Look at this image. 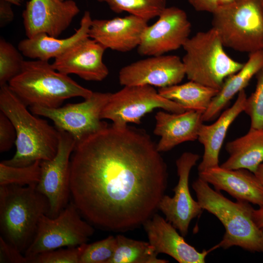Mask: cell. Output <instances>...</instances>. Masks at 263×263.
<instances>
[{
  "label": "cell",
  "instance_id": "1",
  "mask_svg": "<svg viewBox=\"0 0 263 263\" xmlns=\"http://www.w3.org/2000/svg\"><path fill=\"white\" fill-rule=\"evenodd\" d=\"M167 165L142 130L112 124L76 143L70 188L81 214L102 228L124 231L143 225L165 195Z\"/></svg>",
  "mask_w": 263,
  "mask_h": 263
},
{
  "label": "cell",
  "instance_id": "2",
  "mask_svg": "<svg viewBox=\"0 0 263 263\" xmlns=\"http://www.w3.org/2000/svg\"><path fill=\"white\" fill-rule=\"evenodd\" d=\"M0 86V111L13 123L17 135L15 154L2 162L11 166L24 167L52 159L58 150L59 131L31 113L8 84Z\"/></svg>",
  "mask_w": 263,
  "mask_h": 263
},
{
  "label": "cell",
  "instance_id": "3",
  "mask_svg": "<svg viewBox=\"0 0 263 263\" xmlns=\"http://www.w3.org/2000/svg\"><path fill=\"white\" fill-rule=\"evenodd\" d=\"M192 188L203 210L216 216L225 228V234L217 248L226 249L236 246L251 252H263L262 229L253 220L254 208L249 203L231 201L199 177Z\"/></svg>",
  "mask_w": 263,
  "mask_h": 263
},
{
  "label": "cell",
  "instance_id": "4",
  "mask_svg": "<svg viewBox=\"0 0 263 263\" xmlns=\"http://www.w3.org/2000/svg\"><path fill=\"white\" fill-rule=\"evenodd\" d=\"M37 185L0 186L1 237L21 253L33 241L41 217L47 215V198Z\"/></svg>",
  "mask_w": 263,
  "mask_h": 263
},
{
  "label": "cell",
  "instance_id": "5",
  "mask_svg": "<svg viewBox=\"0 0 263 263\" xmlns=\"http://www.w3.org/2000/svg\"><path fill=\"white\" fill-rule=\"evenodd\" d=\"M8 84L30 107L58 108L67 99L81 97L85 99L93 93L68 75L56 70L48 61L39 59L24 60L20 72Z\"/></svg>",
  "mask_w": 263,
  "mask_h": 263
},
{
  "label": "cell",
  "instance_id": "6",
  "mask_svg": "<svg viewBox=\"0 0 263 263\" xmlns=\"http://www.w3.org/2000/svg\"><path fill=\"white\" fill-rule=\"evenodd\" d=\"M212 27L189 38L183 46L185 54L182 59L188 78L219 90L225 79L244 65L230 57Z\"/></svg>",
  "mask_w": 263,
  "mask_h": 263
},
{
  "label": "cell",
  "instance_id": "7",
  "mask_svg": "<svg viewBox=\"0 0 263 263\" xmlns=\"http://www.w3.org/2000/svg\"><path fill=\"white\" fill-rule=\"evenodd\" d=\"M212 14L225 47L249 54L263 50V0H237Z\"/></svg>",
  "mask_w": 263,
  "mask_h": 263
},
{
  "label": "cell",
  "instance_id": "8",
  "mask_svg": "<svg viewBox=\"0 0 263 263\" xmlns=\"http://www.w3.org/2000/svg\"><path fill=\"white\" fill-rule=\"evenodd\" d=\"M94 229L81 217L72 202L56 217L43 215L40 218L35 237L24 253L30 263L41 253L62 247H74L87 243Z\"/></svg>",
  "mask_w": 263,
  "mask_h": 263
},
{
  "label": "cell",
  "instance_id": "9",
  "mask_svg": "<svg viewBox=\"0 0 263 263\" xmlns=\"http://www.w3.org/2000/svg\"><path fill=\"white\" fill-rule=\"evenodd\" d=\"M157 108L172 113L187 111L178 103L161 95L153 86H126L111 94L100 117L112 120L118 127L129 123L139 124L142 117Z\"/></svg>",
  "mask_w": 263,
  "mask_h": 263
},
{
  "label": "cell",
  "instance_id": "10",
  "mask_svg": "<svg viewBox=\"0 0 263 263\" xmlns=\"http://www.w3.org/2000/svg\"><path fill=\"white\" fill-rule=\"evenodd\" d=\"M111 94L93 92L89 98L80 103L55 108L33 106L30 110L35 114L51 119L58 131L69 133L76 143L108 125L101 120L100 115Z\"/></svg>",
  "mask_w": 263,
  "mask_h": 263
},
{
  "label": "cell",
  "instance_id": "11",
  "mask_svg": "<svg viewBox=\"0 0 263 263\" xmlns=\"http://www.w3.org/2000/svg\"><path fill=\"white\" fill-rule=\"evenodd\" d=\"M58 131L57 153L52 159L40 161V178L36 187L48 200L47 215L51 218L56 217L68 204L71 195V157L76 144L69 133Z\"/></svg>",
  "mask_w": 263,
  "mask_h": 263
},
{
  "label": "cell",
  "instance_id": "12",
  "mask_svg": "<svg viewBox=\"0 0 263 263\" xmlns=\"http://www.w3.org/2000/svg\"><path fill=\"white\" fill-rule=\"evenodd\" d=\"M141 36L137 52L142 56H154L176 50L189 38L191 25L186 13L176 6L166 7Z\"/></svg>",
  "mask_w": 263,
  "mask_h": 263
},
{
  "label": "cell",
  "instance_id": "13",
  "mask_svg": "<svg viewBox=\"0 0 263 263\" xmlns=\"http://www.w3.org/2000/svg\"><path fill=\"white\" fill-rule=\"evenodd\" d=\"M200 157L198 154L185 152L176 160L178 182L173 189L174 195H164L158 206L166 220L183 237L188 234L192 220L200 215L204 210L198 202L192 197L188 186L190 171Z\"/></svg>",
  "mask_w": 263,
  "mask_h": 263
},
{
  "label": "cell",
  "instance_id": "14",
  "mask_svg": "<svg viewBox=\"0 0 263 263\" xmlns=\"http://www.w3.org/2000/svg\"><path fill=\"white\" fill-rule=\"evenodd\" d=\"M80 12L73 0H29L22 12L27 38L45 33L58 38Z\"/></svg>",
  "mask_w": 263,
  "mask_h": 263
},
{
  "label": "cell",
  "instance_id": "15",
  "mask_svg": "<svg viewBox=\"0 0 263 263\" xmlns=\"http://www.w3.org/2000/svg\"><path fill=\"white\" fill-rule=\"evenodd\" d=\"M186 76L182 60L175 55L150 56L127 65L119 72L121 85L159 88L179 84Z\"/></svg>",
  "mask_w": 263,
  "mask_h": 263
},
{
  "label": "cell",
  "instance_id": "16",
  "mask_svg": "<svg viewBox=\"0 0 263 263\" xmlns=\"http://www.w3.org/2000/svg\"><path fill=\"white\" fill-rule=\"evenodd\" d=\"M106 49L88 37L55 58L52 65L56 70L66 75L75 74L87 81H101L109 73L108 67L103 62Z\"/></svg>",
  "mask_w": 263,
  "mask_h": 263
},
{
  "label": "cell",
  "instance_id": "17",
  "mask_svg": "<svg viewBox=\"0 0 263 263\" xmlns=\"http://www.w3.org/2000/svg\"><path fill=\"white\" fill-rule=\"evenodd\" d=\"M148 21L129 14L110 19H93L89 36L106 49L130 51L139 45Z\"/></svg>",
  "mask_w": 263,
  "mask_h": 263
},
{
  "label": "cell",
  "instance_id": "18",
  "mask_svg": "<svg viewBox=\"0 0 263 263\" xmlns=\"http://www.w3.org/2000/svg\"><path fill=\"white\" fill-rule=\"evenodd\" d=\"M149 242L156 253L167 254L180 263H204L211 251L199 252L188 244L172 225L157 214L143 224Z\"/></svg>",
  "mask_w": 263,
  "mask_h": 263
},
{
  "label": "cell",
  "instance_id": "19",
  "mask_svg": "<svg viewBox=\"0 0 263 263\" xmlns=\"http://www.w3.org/2000/svg\"><path fill=\"white\" fill-rule=\"evenodd\" d=\"M198 175L217 191H225L236 200L263 207V186L249 170L226 169L219 166L199 172Z\"/></svg>",
  "mask_w": 263,
  "mask_h": 263
},
{
  "label": "cell",
  "instance_id": "20",
  "mask_svg": "<svg viewBox=\"0 0 263 263\" xmlns=\"http://www.w3.org/2000/svg\"><path fill=\"white\" fill-rule=\"evenodd\" d=\"M202 115L201 112L193 110L179 113L157 112L153 131L160 137L156 144L157 150L160 152L168 151L179 144L197 139L203 123Z\"/></svg>",
  "mask_w": 263,
  "mask_h": 263
},
{
  "label": "cell",
  "instance_id": "21",
  "mask_svg": "<svg viewBox=\"0 0 263 263\" xmlns=\"http://www.w3.org/2000/svg\"><path fill=\"white\" fill-rule=\"evenodd\" d=\"M247 97L245 90H242L234 104L216 121L210 125L203 123L201 126L197 140L203 145L204 152L198 167V172L219 166V153L228 129L238 115L244 112Z\"/></svg>",
  "mask_w": 263,
  "mask_h": 263
},
{
  "label": "cell",
  "instance_id": "22",
  "mask_svg": "<svg viewBox=\"0 0 263 263\" xmlns=\"http://www.w3.org/2000/svg\"><path fill=\"white\" fill-rule=\"evenodd\" d=\"M93 19L90 13L86 11L80 20V26L72 36L65 38L49 36L45 33L38 34L31 38L20 41L18 49L25 56L48 61L63 54L71 46L86 38Z\"/></svg>",
  "mask_w": 263,
  "mask_h": 263
},
{
  "label": "cell",
  "instance_id": "23",
  "mask_svg": "<svg viewBox=\"0 0 263 263\" xmlns=\"http://www.w3.org/2000/svg\"><path fill=\"white\" fill-rule=\"evenodd\" d=\"M263 66V50L249 54L247 61L237 72L227 77L208 108L203 113V122L215 118L237 93L244 90L253 76Z\"/></svg>",
  "mask_w": 263,
  "mask_h": 263
},
{
  "label": "cell",
  "instance_id": "24",
  "mask_svg": "<svg viewBox=\"0 0 263 263\" xmlns=\"http://www.w3.org/2000/svg\"><path fill=\"white\" fill-rule=\"evenodd\" d=\"M225 150L229 156L221 167L254 172L263 162V128H250L245 135L227 142Z\"/></svg>",
  "mask_w": 263,
  "mask_h": 263
},
{
  "label": "cell",
  "instance_id": "25",
  "mask_svg": "<svg viewBox=\"0 0 263 263\" xmlns=\"http://www.w3.org/2000/svg\"><path fill=\"white\" fill-rule=\"evenodd\" d=\"M219 90L195 81L159 88L162 96L182 106L186 110L204 113Z\"/></svg>",
  "mask_w": 263,
  "mask_h": 263
},
{
  "label": "cell",
  "instance_id": "26",
  "mask_svg": "<svg viewBox=\"0 0 263 263\" xmlns=\"http://www.w3.org/2000/svg\"><path fill=\"white\" fill-rule=\"evenodd\" d=\"M116 245L109 263H167L157 258L158 254L149 242L133 240L124 235L116 236Z\"/></svg>",
  "mask_w": 263,
  "mask_h": 263
},
{
  "label": "cell",
  "instance_id": "27",
  "mask_svg": "<svg viewBox=\"0 0 263 263\" xmlns=\"http://www.w3.org/2000/svg\"><path fill=\"white\" fill-rule=\"evenodd\" d=\"M106 3L115 13L127 12L148 22L167 7V0H96Z\"/></svg>",
  "mask_w": 263,
  "mask_h": 263
},
{
  "label": "cell",
  "instance_id": "28",
  "mask_svg": "<svg viewBox=\"0 0 263 263\" xmlns=\"http://www.w3.org/2000/svg\"><path fill=\"white\" fill-rule=\"evenodd\" d=\"M41 161L24 167H13L0 163V186H26L37 185L41 175Z\"/></svg>",
  "mask_w": 263,
  "mask_h": 263
},
{
  "label": "cell",
  "instance_id": "29",
  "mask_svg": "<svg viewBox=\"0 0 263 263\" xmlns=\"http://www.w3.org/2000/svg\"><path fill=\"white\" fill-rule=\"evenodd\" d=\"M21 53L11 43L0 39V86L8 84L21 71L24 61Z\"/></svg>",
  "mask_w": 263,
  "mask_h": 263
},
{
  "label": "cell",
  "instance_id": "30",
  "mask_svg": "<svg viewBox=\"0 0 263 263\" xmlns=\"http://www.w3.org/2000/svg\"><path fill=\"white\" fill-rule=\"evenodd\" d=\"M116 245V237L106 238L91 244H85L79 263H109Z\"/></svg>",
  "mask_w": 263,
  "mask_h": 263
},
{
  "label": "cell",
  "instance_id": "31",
  "mask_svg": "<svg viewBox=\"0 0 263 263\" xmlns=\"http://www.w3.org/2000/svg\"><path fill=\"white\" fill-rule=\"evenodd\" d=\"M254 92L247 97L244 112L249 116L251 128H263V66L256 75Z\"/></svg>",
  "mask_w": 263,
  "mask_h": 263
},
{
  "label": "cell",
  "instance_id": "32",
  "mask_svg": "<svg viewBox=\"0 0 263 263\" xmlns=\"http://www.w3.org/2000/svg\"><path fill=\"white\" fill-rule=\"evenodd\" d=\"M85 244L41 253L32 258L30 263H79Z\"/></svg>",
  "mask_w": 263,
  "mask_h": 263
},
{
  "label": "cell",
  "instance_id": "33",
  "mask_svg": "<svg viewBox=\"0 0 263 263\" xmlns=\"http://www.w3.org/2000/svg\"><path fill=\"white\" fill-rule=\"evenodd\" d=\"M15 128L9 118L0 111V152L9 150L16 140Z\"/></svg>",
  "mask_w": 263,
  "mask_h": 263
},
{
  "label": "cell",
  "instance_id": "34",
  "mask_svg": "<svg viewBox=\"0 0 263 263\" xmlns=\"http://www.w3.org/2000/svg\"><path fill=\"white\" fill-rule=\"evenodd\" d=\"M0 263H29L22 253L0 237Z\"/></svg>",
  "mask_w": 263,
  "mask_h": 263
},
{
  "label": "cell",
  "instance_id": "35",
  "mask_svg": "<svg viewBox=\"0 0 263 263\" xmlns=\"http://www.w3.org/2000/svg\"><path fill=\"white\" fill-rule=\"evenodd\" d=\"M11 3L4 0H0V27H3L11 22L14 19V13Z\"/></svg>",
  "mask_w": 263,
  "mask_h": 263
},
{
  "label": "cell",
  "instance_id": "36",
  "mask_svg": "<svg viewBox=\"0 0 263 263\" xmlns=\"http://www.w3.org/2000/svg\"><path fill=\"white\" fill-rule=\"evenodd\" d=\"M197 11L213 13L218 7L217 0H188Z\"/></svg>",
  "mask_w": 263,
  "mask_h": 263
},
{
  "label": "cell",
  "instance_id": "37",
  "mask_svg": "<svg viewBox=\"0 0 263 263\" xmlns=\"http://www.w3.org/2000/svg\"><path fill=\"white\" fill-rule=\"evenodd\" d=\"M253 218L257 225L260 228H263V207H259L258 209H254L253 211Z\"/></svg>",
  "mask_w": 263,
  "mask_h": 263
},
{
  "label": "cell",
  "instance_id": "38",
  "mask_svg": "<svg viewBox=\"0 0 263 263\" xmlns=\"http://www.w3.org/2000/svg\"><path fill=\"white\" fill-rule=\"evenodd\" d=\"M253 173L263 186V162L258 166Z\"/></svg>",
  "mask_w": 263,
  "mask_h": 263
},
{
  "label": "cell",
  "instance_id": "39",
  "mask_svg": "<svg viewBox=\"0 0 263 263\" xmlns=\"http://www.w3.org/2000/svg\"><path fill=\"white\" fill-rule=\"evenodd\" d=\"M218 7L232 3L237 0H217Z\"/></svg>",
  "mask_w": 263,
  "mask_h": 263
},
{
  "label": "cell",
  "instance_id": "40",
  "mask_svg": "<svg viewBox=\"0 0 263 263\" xmlns=\"http://www.w3.org/2000/svg\"><path fill=\"white\" fill-rule=\"evenodd\" d=\"M6 0L12 4L15 5L16 6H21L24 0Z\"/></svg>",
  "mask_w": 263,
  "mask_h": 263
},
{
  "label": "cell",
  "instance_id": "41",
  "mask_svg": "<svg viewBox=\"0 0 263 263\" xmlns=\"http://www.w3.org/2000/svg\"><path fill=\"white\" fill-rule=\"evenodd\" d=\"M262 234H263V228L262 229Z\"/></svg>",
  "mask_w": 263,
  "mask_h": 263
},
{
  "label": "cell",
  "instance_id": "42",
  "mask_svg": "<svg viewBox=\"0 0 263 263\" xmlns=\"http://www.w3.org/2000/svg\"><path fill=\"white\" fill-rule=\"evenodd\" d=\"M62 0V1H63V0Z\"/></svg>",
  "mask_w": 263,
  "mask_h": 263
}]
</instances>
